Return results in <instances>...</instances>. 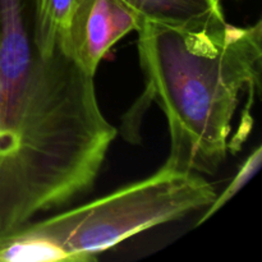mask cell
<instances>
[{"label":"cell","mask_w":262,"mask_h":262,"mask_svg":"<svg viewBox=\"0 0 262 262\" xmlns=\"http://www.w3.org/2000/svg\"><path fill=\"white\" fill-rule=\"evenodd\" d=\"M145 22L204 28L227 22L222 0H123Z\"/></svg>","instance_id":"5"},{"label":"cell","mask_w":262,"mask_h":262,"mask_svg":"<svg viewBox=\"0 0 262 262\" xmlns=\"http://www.w3.org/2000/svg\"><path fill=\"white\" fill-rule=\"evenodd\" d=\"M215 197L201 174L166 160L142 181L13 233L27 262L94 261L138 233L209 207Z\"/></svg>","instance_id":"3"},{"label":"cell","mask_w":262,"mask_h":262,"mask_svg":"<svg viewBox=\"0 0 262 262\" xmlns=\"http://www.w3.org/2000/svg\"><path fill=\"white\" fill-rule=\"evenodd\" d=\"M261 161H262V148L261 146H258V147L256 148V150L253 151L247 159H246V161L243 163V165L241 166L237 176H235L234 179L230 182L229 186L223 191V193L220 194V196H217L216 194V197H215V200L212 201V204L207 207V211L205 212L204 216L200 219V222L197 223V225H200L201 223H204L205 220L209 219V217L211 216V215H214L217 210L222 209L228 201H230V200L235 196V193H237L238 191H241V189L247 184V182L251 181V179L253 178V176L257 173L258 169H260Z\"/></svg>","instance_id":"7"},{"label":"cell","mask_w":262,"mask_h":262,"mask_svg":"<svg viewBox=\"0 0 262 262\" xmlns=\"http://www.w3.org/2000/svg\"><path fill=\"white\" fill-rule=\"evenodd\" d=\"M143 23L123 0H82L64 33L63 46L84 72L95 77L107 51Z\"/></svg>","instance_id":"4"},{"label":"cell","mask_w":262,"mask_h":262,"mask_svg":"<svg viewBox=\"0 0 262 262\" xmlns=\"http://www.w3.org/2000/svg\"><path fill=\"white\" fill-rule=\"evenodd\" d=\"M145 96L164 112L168 161L214 174L227 158L232 119L242 92L261 90L262 23L227 22L183 28L145 22L137 30Z\"/></svg>","instance_id":"2"},{"label":"cell","mask_w":262,"mask_h":262,"mask_svg":"<svg viewBox=\"0 0 262 262\" xmlns=\"http://www.w3.org/2000/svg\"><path fill=\"white\" fill-rule=\"evenodd\" d=\"M115 136L94 76L40 49L35 0H0V233L91 191Z\"/></svg>","instance_id":"1"},{"label":"cell","mask_w":262,"mask_h":262,"mask_svg":"<svg viewBox=\"0 0 262 262\" xmlns=\"http://www.w3.org/2000/svg\"><path fill=\"white\" fill-rule=\"evenodd\" d=\"M82 0H35L37 42L46 53L63 46L64 33Z\"/></svg>","instance_id":"6"}]
</instances>
